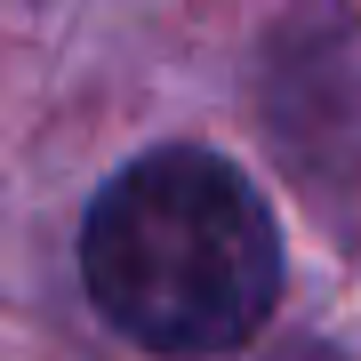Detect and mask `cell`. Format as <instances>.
Returning <instances> with one entry per match:
<instances>
[{
    "label": "cell",
    "mask_w": 361,
    "mask_h": 361,
    "mask_svg": "<svg viewBox=\"0 0 361 361\" xmlns=\"http://www.w3.org/2000/svg\"><path fill=\"white\" fill-rule=\"evenodd\" d=\"M265 361H345L337 345H313V337H289V345H273Z\"/></svg>",
    "instance_id": "2"
},
{
    "label": "cell",
    "mask_w": 361,
    "mask_h": 361,
    "mask_svg": "<svg viewBox=\"0 0 361 361\" xmlns=\"http://www.w3.org/2000/svg\"><path fill=\"white\" fill-rule=\"evenodd\" d=\"M97 313L145 353H225L281 297V233L265 193L201 145L129 161L80 233Z\"/></svg>",
    "instance_id": "1"
}]
</instances>
